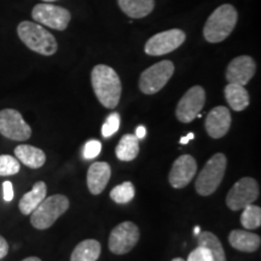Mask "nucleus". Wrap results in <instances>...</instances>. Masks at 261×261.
<instances>
[{"instance_id":"obj_26","label":"nucleus","mask_w":261,"mask_h":261,"mask_svg":"<svg viewBox=\"0 0 261 261\" xmlns=\"http://www.w3.org/2000/svg\"><path fill=\"white\" fill-rule=\"evenodd\" d=\"M135 187L132 182L125 181L110 191V197L117 204H126L135 198Z\"/></svg>"},{"instance_id":"obj_10","label":"nucleus","mask_w":261,"mask_h":261,"mask_svg":"<svg viewBox=\"0 0 261 261\" xmlns=\"http://www.w3.org/2000/svg\"><path fill=\"white\" fill-rule=\"evenodd\" d=\"M32 17L35 22L46 25L48 28L64 31L69 24L71 15L67 9L48 4V3H42L33 8Z\"/></svg>"},{"instance_id":"obj_31","label":"nucleus","mask_w":261,"mask_h":261,"mask_svg":"<svg viewBox=\"0 0 261 261\" xmlns=\"http://www.w3.org/2000/svg\"><path fill=\"white\" fill-rule=\"evenodd\" d=\"M3 192H4V200L6 202L14 200V185L11 181L6 180L3 182Z\"/></svg>"},{"instance_id":"obj_2","label":"nucleus","mask_w":261,"mask_h":261,"mask_svg":"<svg viewBox=\"0 0 261 261\" xmlns=\"http://www.w3.org/2000/svg\"><path fill=\"white\" fill-rule=\"evenodd\" d=\"M238 19L237 10L230 4L219 6L212 12L203 27V37L208 42L224 41L232 33Z\"/></svg>"},{"instance_id":"obj_18","label":"nucleus","mask_w":261,"mask_h":261,"mask_svg":"<svg viewBox=\"0 0 261 261\" xmlns=\"http://www.w3.org/2000/svg\"><path fill=\"white\" fill-rule=\"evenodd\" d=\"M46 184L44 181L35 182L32 190L27 192V194H24L22 196L21 200H19L18 208L21 211V213L23 215H31L32 212L44 201V198L46 197Z\"/></svg>"},{"instance_id":"obj_32","label":"nucleus","mask_w":261,"mask_h":261,"mask_svg":"<svg viewBox=\"0 0 261 261\" xmlns=\"http://www.w3.org/2000/svg\"><path fill=\"white\" fill-rule=\"evenodd\" d=\"M9 253V244L3 236H0V259L5 257Z\"/></svg>"},{"instance_id":"obj_1","label":"nucleus","mask_w":261,"mask_h":261,"mask_svg":"<svg viewBox=\"0 0 261 261\" xmlns=\"http://www.w3.org/2000/svg\"><path fill=\"white\" fill-rule=\"evenodd\" d=\"M94 94L103 107L114 109L120 102L122 92L121 80L113 68L106 64H98L91 73Z\"/></svg>"},{"instance_id":"obj_27","label":"nucleus","mask_w":261,"mask_h":261,"mask_svg":"<svg viewBox=\"0 0 261 261\" xmlns=\"http://www.w3.org/2000/svg\"><path fill=\"white\" fill-rule=\"evenodd\" d=\"M19 168H21V165L17 159L10 155H0V177L17 174Z\"/></svg>"},{"instance_id":"obj_17","label":"nucleus","mask_w":261,"mask_h":261,"mask_svg":"<svg viewBox=\"0 0 261 261\" xmlns=\"http://www.w3.org/2000/svg\"><path fill=\"white\" fill-rule=\"evenodd\" d=\"M231 247L243 253H254L260 248L261 238L259 234L244 230H233L228 236Z\"/></svg>"},{"instance_id":"obj_35","label":"nucleus","mask_w":261,"mask_h":261,"mask_svg":"<svg viewBox=\"0 0 261 261\" xmlns=\"http://www.w3.org/2000/svg\"><path fill=\"white\" fill-rule=\"evenodd\" d=\"M22 261H41V260L37 256H29V257H25V259L22 260Z\"/></svg>"},{"instance_id":"obj_24","label":"nucleus","mask_w":261,"mask_h":261,"mask_svg":"<svg viewBox=\"0 0 261 261\" xmlns=\"http://www.w3.org/2000/svg\"><path fill=\"white\" fill-rule=\"evenodd\" d=\"M116 158L121 161H132L139 154V139L133 135H125L115 148Z\"/></svg>"},{"instance_id":"obj_4","label":"nucleus","mask_w":261,"mask_h":261,"mask_svg":"<svg viewBox=\"0 0 261 261\" xmlns=\"http://www.w3.org/2000/svg\"><path fill=\"white\" fill-rule=\"evenodd\" d=\"M226 156L218 152L208 160L195 182V190L201 196H211L217 191L226 172Z\"/></svg>"},{"instance_id":"obj_36","label":"nucleus","mask_w":261,"mask_h":261,"mask_svg":"<svg viewBox=\"0 0 261 261\" xmlns=\"http://www.w3.org/2000/svg\"><path fill=\"white\" fill-rule=\"evenodd\" d=\"M194 232H195V234H196V236H197V234L201 232V228H200V227H198V226H196V227L194 228Z\"/></svg>"},{"instance_id":"obj_9","label":"nucleus","mask_w":261,"mask_h":261,"mask_svg":"<svg viewBox=\"0 0 261 261\" xmlns=\"http://www.w3.org/2000/svg\"><path fill=\"white\" fill-rule=\"evenodd\" d=\"M187 34L181 29H169L158 33L146 41L144 51L149 56H163L175 51L184 44Z\"/></svg>"},{"instance_id":"obj_7","label":"nucleus","mask_w":261,"mask_h":261,"mask_svg":"<svg viewBox=\"0 0 261 261\" xmlns=\"http://www.w3.org/2000/svg\"><path fill=\"white\" fill-rule=\"evenodd\" d=\"M260 190L255 179L244 177L234 182L231 190L227 192L226 205L231 211H241L248 204H252L259 197Z\"/></svg>"},{"instance_id":"obj_12","label":"nucleus","mask_w":261,"mask_h":261,"mask_svg":"<svg viewBox=\"0 0 261 261\" xmlns=\"http://www.w3.org/2000/svg\"><path fill=\"white\" fill-rule=\"evenodd\" d=\"M205 103V91L202 86H194L179 100L175 116L182 123L192 122L197 117Z\"/></svg>"},{"instance_id":"obj_39","label":"nucleus","mask_w":261,"mask_h":261,"mask_svg":"<svg viewBox=\"0 0 261 261\" xmlns=\"http://www.w3.org/2000/svg\"><path fill=\"white\" fill-rule=\"evenodd\" d=\"M44 2H46V3H52V2H56V0H44Z\"/></svg>"},{"instance_id":"obj_5","label":"nucleus","mask_w":261,"mask_h":261,"mask_svg":"<svg viewBox=\"0 0 261 261\" xmlns=\"http://www.w3.org/2000/svg\"><path fill=\"white\" fill-rule=\"evenodd\" d=\"M69 205L70 202L64 195H52L50 197H45L44 201L32 212L31 224L38 230H46L68 211Z\"/></svg>"},{"instance_id":"obj_23","label":"nucleus","mask_w":261,"mask_h":261,"mask_svg":"<svg viewBox=\"0 0 261 261\" xmlns=\"http://www.w3.org/2000/svg\"><path fill=\"white\" fill-rule=\"evenodd\" d=\"M197 244L201 247H204L211 253L213 261H226V255H225V250L223 244L219 241V238L213 232L210 231H204L197 234Z\"/></svg>"},{"instance_id":"obj_15","label":"nucleus","mask_w":261,"mask_h":261,"mask_svg":"<svg viewBox=\"0 0 261 261\" xmlns=\"http://www.w3.org/2000/svg\"><path fill=\"white\" fill-rule=\"evenodd\" d=\"M231 126V113L226 107H215L208 113L204 121L205 132L214 139H220L227 135Z\"/></svg>"},{"instance_id":"obj_14","label":"nucleus","mask_w":261,"mask_h":261,"mask_svg":"<svg viewBox=\"0 0 261 261\" xmlns=\"http://www.w3.org/2000/svg\"><path fill=\"white\" fill-rule=\"evenodd\" d=\"M256 70L255 61L250 56H238L230 62L226 68L227 84H237L241 86L246 85L252 80Z\"/></svg>"},{"instance_id":"obj_22","label":"nucleus","mask_w":261,"mask_h":261,"mask_svg":"<svg viewBox=\"0 0 261 261\" xmlns=\"http://www.w3.org/2000/svg\"><path fill=\"white\" fill-rule=\"evenodd\" d=\"M102 252L100 243L96 240H85L75 247L70 261H97Z\"/></svg>"},{"instance_id":"obj_8","label":"nucleus","mask_w":261,"mask_h":261,"mask_svg":"<svg viewBox=\"0 0 261 261\" xmlns=\"http://www.w3.org/2000/svg\"><path fill=\"white\" fill-rule=\"evenodd\" d=\"M140 238L139 228L132 221H123L114 228L109 236V250L116 255L129 253Z\"/></svg>"},{"instance_id":"obj_6","label":"nucleus","mask_w":261,"mask_h":261,"mask_svg":"<svg viewBox=\"0 0 261 261\" xmlns=\"http://www.w3.org/2000/svg\"><path fill=\"white\" fill-rule=\"evenodd\" d=\"M174 74L173 62L165 60L159 62L140 74L139 89L144 94H155L167 85Z\"/></svg>"},{"instance_id":"obj_16","label":"nucleus","mask_w":261,"mask_h":261,"mask_svg":"<svg viewBox=\"0 0 261 261\" xmlns=\"http://www.w3.org/2000/svg\"><path fill=\"white\" fill-rule=\"evenodd\" d=\"M112 177V169L107 162H94L87 172V188L92 195L104 191Z\"/></svg>"},{"instance_id":"obj_3","label":"nucleus","mask_w":261,"mask_h":261,"mask_svg":"<svg viewBox=\"0 0 261 261\" xmlns=\"http://www.w3.org/2000/svg\"><path fill=\"white\" fill-rule=\"evenodd\" d=\"M17 34L21 41L29 50L42 56H52L57 52L56 38L42 25L31 21H23L18 24Z\"/></svg>"},{"instance_id":"obj_19","label":"nucleus","mask_w":261,"mask_h":261,"mask_svg":"<svg viewBox=\"0 0 261 261\" xmlns=\"http://www.w3.org/2000/svg\"><path fill=\"white\" fill-rule=\"evenodd\" d=\"M15 156L18 161L29 168H40L46 162V155L41 149L33 145L22 144L15 148Z\"/></svg>"},{"instance_id":"obj_38","label":"nucleus","mask_w":261,"mask_h":261,"mask_svg":"<svg viewBox=\"0 0 261 261\" xmlns=\"http://www.w3.org/2000/svg\"><path fill=\"white\" fill-rule=\"evenodd\" d=\"M172 261H185V260L181 259V257H175V259H173Z\"/></svg>"},{"instance_id":"obj_25","label":"nucleus","mask_w":261,"mask_h":261,"mask_svg":"<svg viewBox=\"0 0 261 261\" xmlns=\"http://www.w3.org/2000/svg\"><path fill=\"white\" fill-rule=\"evenodd\" d=\"M241 224L247 230H255L261 225V208L257 205L248 204L243 208L241 215Z\"/></svg>"},{"instance_id":"obj_28","label":"nucleus","mask_w":261,"mask_h":261,"mask_svg":"<svg viewBox=\"0 0 261 261\" xmlns=\"http://www.w3.org/2000/svg\"><path fill=\"white\" fill-rule=\"evenodd\" d=\"M120 120H121L120 119V114L116 112L112 113L107 117L106 122L102 126V136L104 138H109V137L114 136L119 130Z\"/></svg>"},{"instance_id":"obj_34","label":"nucleus","mask_w":261,"mask_h":261,"mask_svg":"<svg viewBox=\"0 0 261 261\" xmlns=\"http://www.w3.org/2000/svg\"><path fill=\"white\" fill-rule=\"evenodd\" d=\"M189 137L188 136H184V137H181V139H180V144H182V145H185V144H188L189 143Z\"/></svg>"},{"instance_id":"obj_29","label":"nucleus","mask_w":261,"mask_h":261,"mask_svg":"<svg viewBox=\"0 0 261 261\" xmlns=\"http://www.w3.org/2000/svg\"><path fill=\"white\" fill-rule=\"evenodd\" d=\"M102 151V144L98 140H89V142L85 144L84 148V158L86 160H92L96 159L98 155Z\"/></svg>"},{"instance_id":"obj_33","label":"nucleus","mask_w":261,"mask_h":261,"mask_svg":"<svg viewBox=\"0 0 261 261\" xmlns=\"http://www.w3.org/2000/svg\"><path fill=\"white\" fill-rule=\"evenodd\" d=\"M137 138L138 139H143L144 138V137L146 136V128L144 126H138L137 127V129H136V135H135Z\"/></svg>"},{"instance_id":"obj_21","label":"nucleus","mask_w":261,"mask_h":261,"mask_svg":"<svg viewBox=\"0 0 261 261\" xmlns=\"http://www.w3.org/2000/svg\"><path fill=\"white\" fill-rule=\"evenodd\" d=\"M224 93L228 106L234 112H242L249 106V93L244 86L237 84H227L224 89Z\"/></svg>"},{"instance_id":"obj_30","label":"nucleus","mask_w":261,"mask_h":261,"mask_svg":"<svg viewBox=\"0 0 261 261\" xmlns=\"http://www.w3.org/2000/svg\"><path fill=\"white\" fill-rule=\"evenodd\" d=\"M188 261H213L211 253L208 252V249H205L204 247L197 246L196 249L189 254Z\"/></svg>"},{"instance_id":"obj_37","label":"nucleus","mask_w":261,"mask_h":261,"mask_svg":"<svg viewBox=\"0 0 261 261\" xmlns=\"http://www.w3.org/2000/svg\"><path fill=\"white\" fill-rule=\"evenodd\" d=\"M187 136L189 137V139H190V140H191V139H194V137H195V135H194V133H192V132H191V133H189V135H187Z\"/></svg>"},{"instance_id":"obj_13","label":"nucleus","mask_w":261,"mask_h":261,"mask_svg":"<svg viewBox=\"0 0 261 261\" xmlns=\"http://www.w3.org/2000/svg\"><path fill=\"white\" fill-rule=\"evenodd\" d=\"M197 172V162L191 155H181L173 163L169 172V184L174 189L188 187Z\"/></svg>"},{"instance_id":"obj_20","label":"nucleus","mask_w":261,"mask_h":261,"mask_svg":"<svg viewBox=\"0 0 261 261\" xmlns=\"http://www.w3.org/2000/svg\"><path fill=\"white\" fill-rule=\"evenodd\" d=\"M120 9L129 18H143L155 8V0H117Z\"/></svg>"},{"instance_id":"obj_11","label":"nucleus","mask_w":261,"mask_h":261,"mask_svg":"<svg viewBox=\"0 0 261 261\" xmlns=\"http://www.w3.org/2000/svg\"><path fill=\"white\" fill-rule=\"evenodd\" d=\"M0 135L5 138L23 142L31 138L32 128L17 110L3 109L0 112Z\"/></svg>"}]
</instances>
